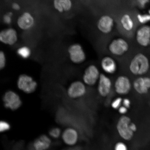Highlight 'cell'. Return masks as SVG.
Returning a JSON list of instances; mask_svg holds the SVG:
<instances>
[{
    "label": "cell",
    "instance_id": "obj_1",
    "mask_svg": "<svg viewBox=\"0 0 150 150\" xmlns=\"http://www.w3.org/2000/svg\"><path fill=\"white\" fill-rule=\"evenodd\" d=\"M149 59L142 53H138L131 60L129 66L131 74L135 76H141L146 74L149 70Z\"/></svg>",
    "mask_w": 150,
    "mask_h": 150
},
{
    "label": "cell",
    "instance_id": "obj_2",
    "mask_svg": "<svg viewBox=\"0 0 150 150\" xmlns=\"http://www.w3.org/2000/svg\"><path fill=\"white\" fill-rule=\"evenodd\" d=\"M132 122L128 116H122L118 120L117 125L118 133L123 139L129 141L132 139L134 132L131 128Z\"/></svg>",
    "mask_w": 150,
    "mask_h": 150
},
{
    "label": "cell",
    "instance_id": "obj_3",
    "mask_svg": "<svg viewBox=\"0 0 150 150\" xmlns=\"http://www.w3.org/2000/svg\"><path fill=\"white\" fill-rule=\"evenodd\" d=\"M17 86L18 89L23 92L30 94L36 91L38 84L31 76L26 74H22L18 77Z\"/></svg>",
    "mask_w": 150,
    "mask_h": 150
},
{
    "label": "cell",
    "instance_id": "obj_4",
    "mask_svg": "<svg viewBox=\"0 0 150 150\" xmlns=\"http://www.w3.org/2000/svg\"><path fill=\"white\" fill-rule=\"evenodd\" d=\"M3 100L5 107L12 111L18 110L22 104L20 96L12 90L6 92L3 95Z\"/></svg>",
    "mask_w": 150,
    "mask_h": 150
},
{
    "label": "cell",
    "instance_id": "obj_5",
    "mask_svg": "<svg viewBox=\"0 0 150 150\" xmlns=\"http://www.w3.org/2000/svg\"><path fill=\"white\" fill-rule=\"evenodd\" d=\"M68 52L70 61L75 64H80L86 59L85 52L81 45L78 43L69 46Z\"/></svg>",
    "mask_w": 150,
    "mask_h": 150
},
{
    "label": "cell",
    "instance_id": "obj_6",
    "mask_svg": "<svg viewBox=\"0 0 150 150\" xmlns=\"http://www.w3.org/2000/svg\"><path fill=\"white\" fill-rule=\"evenodd\" d=\"M129 45L125 39L118 38L114 39L108 46V50L112 55L121 56L128 51Z\"/></svg>",
    "mask_w": 150,
    "mask_h": 150
},
{
    "label": "cell",
    "instance_id": "obj_7",
    "mask_svg": "<svg viewBox=\"0 0 150 150\" xmlns=\"http://www.w3.org/2000/svg\"><path fill=\"white\" fill-rule=\"evenodd\" d=\"M100 74L98 67L94 65H91L84 71L82 79L84 84L92 86L98 81Z\"/></svg>",
    "mask_w": 150,
    "mask_h": 150
},
{
    "label": "cell",
    "instance_id": "obj_8",
    "mask_svg": "<svg viewBox=\"0 0 150 150\" xmlns=\"http://www.w3.org/2000/svg\"><path fill=\"white\" fill-rule=\"evenodd\" d=\"M87 92V88L84 82L76 81L72 82L69 86L67 94L69 98L75 99L84 96Z\"/></svg>",
    "mask_w": 150,
    "mask_h": 150
},
{
    "label": "cell",
    "instance_id": "obj_9",
    "mask_svg": "<svg viewBox=\"0 0 150 150\" xmlns=\"http://www.w3.org/2000/svg\"><path fill=\"white\" fill-rule=\"evenodd\" d=\"M116 93L120 95H125L130 92L131 89V84L127 76H120L118 77L114 83Z\"/></svg>",
    "mask_w": 150,
    "mask_h": 150
},
{
    "label": "cell",
    "instance_id": "obj_10",
    "mask_svg": "<svg viewBox=\"0 0 150 150\" xmlns=\"http://www.w3.org/2000/svg\"><path fill=\"white\" fill-rule=\"evenodd\" d=\"M18 33L14 28H6L0 33V41L3 44L13 46L17 42Z\"/></svg>",
    "mask_w": 150,
    "mask_h": 150
},
{
    "label": "cell",
    "instance_id": "obj_11",
    "mask_svg": "<svg viewBox=\"0 0 150 150\" xmlns=\"http://www.w3.org/2000/svg\"><path fill=\"white\" fill-rule=\"evenodd\" d=\"M78 131L73 127H67L62 131L61 138L64 143L67 146L76 145L79 140Z\"/></svg>",
    "mask_w": 150,
    "mask_h": 150
},
{
    "label": "cell",
    "instance_id": "obj_12",
    "mask_svg": "<svg viewBox=\"0 0 150 150\" xmlns=\"http://www.w3.org/2000/svg\"><path fill=\"white\" fill-rule=\"evenodd\" d=\"M112 87V82L110 79L104 74H100L97 87L99 95L103 97L108 96L111 91Z\"/></svg>",
    "mask_w": 150,
    "mask_h": 150
},
{
    "label": "cell",
    "instance_id": "obj_13",
    "mask_svg": "<svg viewBox=\"0 0 150 150\" xmlns=\"http://www.w3.org/2000/svg\"><path fill=\"white\" fill-rule=\"evenodd\" d=\"M136 40L140 45L146 47L150 45V26L144 25L139 28L136 33Z\"/></svg>",
    "mask_w": 150,
    "mask_h": 150
},
{
    "label": "cell",
    "instance_id": "obj_14",
    "mask_svg": "<svg viewBox=\"0 0 150 150\" xmlns=\"http://www.w3.org/2000/svg\"><path fill=\"white\" fill-rule=\"evenodd\" d=\"M114 20L111 16L104 15L98 20L97 27L101 33L108 34L111 32L114 26Z\"/></svg>",
    "mask_w": 150,
    "mask_h": 150
},
{
    "label": "cell",
    "instance_id": "obj_15",
    "mask_svg": "<svg viewBox=\"0 0 150 150\" xmlns=\"http://www.w3.org/2000/svg\"><path fill=\"white\" fill-rule=\"evenodd\" d=\"M17 24L20 29L27 30L31 29L34 25V18L29 12H25L19 17Z\"/></svg>",
    "mask_w": 150,
    "mask_h": 150
},
{
    "label": "cell",
    "instance_id": "obj_16",
    "mask_svg": "<svg viewBox=\"0 0 150 150\" xmlns=\"http://www.w3.org/2000/svg\"><path fill=\"white\" fill-rule=\"evenodd\" d=\"M133 87L138 93L145 94L150 88V78L147 77L138 78L134 81Z\"/></svg>",
    "mask_w": 150,
    "mask_h": 150
},
{
    "label": "cell",
    "instance_id": "obj_17",
    "mask_svg": "<svg viewBox=\"0 0 150 150\" xmlns=\"http://www.w3.org/2000/svg\"><path fill=\"white\" fill-rule=\"evenodd\" d=\"M51 138L49 136L43 134L34 140L33 144V150H47L51 147Z\"/></svg>",
    "mask_w": 150,
    "mask_h": 150
},
{
    "label": "cell",
    "instance_id": "obj_18",
    "mask_svg": "<svg viewBox=\"0 0 150 150\" xmlns=\"http://www.w3.org/2000/svg\"><path fill=\"white\" fill-rule=\"evenodd\" d=\"M100 65L103 70L108 74H113L117 69V63L114 59L109 56L103 57L101 60Z\"/></svg>",
    "mask_w": 150,
    "mask_h": 150
},
{
    "label": "cell",
    "instance_id": "obj_19",
    "mask_svg": "<svg viewBox=\"0 0 150 150\" xmlns=\"http://www.w3.org/2000/svg\"><path fill=\"white\" fill-rule=\"evenodd\" d=\"M54 8L60 13L68 12L72 7L71 0H54Z\"/></svg>",
    "mask_w": 150,
    "mask_h": 150
},
{
    "label": "cell",
    "instance_id": "obj_20",
    "mask_svg": "<svg viewBox=\"0 0 150 150\" xmlns=\"http://www.w3.org/2000/svg\"><path fill=\"white\" fill-rule=\"evenodd\" d=\"M120 23L123 29L127 31H132L134 28V22L131 16L128 14H124L121 17Z\"/></svg>",
    "mask_w": 150,
    "mask_h": 150
},
{
    "label": "cell",
    "instance_id": "obj_21",
    "mask_svg": "<svg viewBox=\"0 0 150 150\" xmlns=\"http://www.w3.org/2000/svg\"><path fill=\"white\" fill-rule=\"evenodd\" d=\"M17 54L22 59H28L30 56L31 52L29 47L23 46L20 47L17 50Z\"/></svg>",
    "mask_w": 150,
    "mask_h": 150
},
{
    "label": "cell",
    "instance_id": "obj_22",
    "mask_svg": "<svg viewBox=\"0 0 150 150\" xmlns=\"http://www.w3.org/2000/svg\"><path fill=\"white\" fill-rule=\"evenodd\" d=\"M62 132V131L59 127H53L49 131V136L53 139H58L61 137Z\"/></svg>",
    "mask_w": 150,
    "mask_h": 150
},
{
    "label": "cell",
    "instance_id": "obj_23",
    "mask_svg": "<svg viewBox=\"0 0 150 150\" xmlns=\"http://www.w3.org/2000/svg\"><path fill=\"white\" fill-rule=\"evenodd\" d=\"M137 18L139 23L143 25L150 22V16L148 13L138 14L137 15Z\"/></svg>",
    "mask_w": 150,
    "mask_h": 150
},
{
    "label": "cell",
    "instance_id": "obj_24",
    "mask_svg": "<svg viewBox=\"0 0 150 150\" xmlns=\"http://www.w3.org/2000/svg\"><path fill=\"white\" fill-rule=\"evenodd\" d=\"M11 129V125L8 122L2 120L0 122V131L1 133L6 132Z\"/></svg>",
    "mask_w": 150,
    "mask_h": 150
},
{
    "label": "cell",
    "instance_id": "obj_25",
    "mask_svg": "<svg viewBox=\"0 0 150 150\" xmlns=\"http://www.w3.org/2000/svg\"><path fill=\"white\" fill-rule=\"evenodd\" d=\"M6 58L4 52L3 51L0 52V69L3 70L6 65Z\"/></svg>",
    "mask_w": 150,
    "mask_h": 150
},
{
    "label": "cell",
    "instance_id": "obj_26",
    "mask_svg": "<svg viewBox=\"0 0 150 150\" xmlns=\"http://www.w3.org/2000/svg\"><path fill=\"white\" fill-rule=\"evenodd\" d=\"M123 99L121 97H118L112 101L111 103V107L114 109H118L121 106V104L122 103Z\"/></svg>",
    "mask_w": 150,
    "mask_h": 150
},
{
    "label": "cell",
    "instance_id": "obj_27",
    "mask_svg": "<svg viewBox=\"0 0 150 150\" xmlns=\"http://www.w3.org/2000/svg\"><path fill=\"white\" fill-rule=\"evenodd\" d=\"M13 15L12 13L11 12H9L5 14L3 17L4 22L7 25L11 24L12 22Z\"/></svg>",
    "mask_w": 150,
    "mask_h": 150
},
{
    "label": "cell",
    "instance_id": "obj_28",
    "mask_svg": "<svg viewBox=\"0 0 150 150\" xmlns=\"http://www.w3.org/2000/svg\"><path fill=\"white\" fill-rule=\"evenodd\" d=\"M114 150H128V149L126 144L123 142H119L115 144Z\"/></svg>",
    "mask_w": 150,
    "mask_h": 150
},
{
    "label": "cell",
    "instance_id": "obj_29",
    "mask_svg": "<svg viewBox=\"0 0 150 150\" xmlns=\"http://www.w3.org/2000/svg\"><path fill=\"white\" fill-rule=\"evenodd\" d=\"M123 106L127 108H130L131 106V101L128 98H125L123 99L122 101Z\"/></svg>",
    "mask_w": 150,
    "mask_h": 150
},
{
    "label": "cell",
    "instance_id": "obj_30",
    "mask_svg": "<svg viewBox=\"0 0 150 150\" xmlns=\"http://www.w3.org/2000/svg\"><path fill=\"white\" fill-rule=\"evenodd\" d=\"M118 110L119 113L124 115V114H125L127 113V110H128V108L123 106L120 107Z\"/></svg>",
    "mask_w": 150,
    "mask_h": 150
},
{
    "label": "cell",
    "instance_id": "obj_31",
    "mask_svg": "<svg viewBox=\"0 0 150 150\" xmlns=\"http://www.w3.org/2000/svg\"><path fill=\"white\" fill-rule=\"evenodd\" d=\"M12 8L13 10L16 11L20 10L21 9L20 5L16 3H14L12 5Z\"/></svg>",
    "mask_w": 150,
    "mask_h": 150
},
{
    "label": "cell",
    "instance_id": "obj_32",
    "mask_svg": "<svg viewBox=\"0 0 150 150\" xmlns=\"http://www.w3.org/2000/svg\"><path fill=\"white\" fill-rule=\"evenodd\" d=\"M148 13L149 14L150 16V9H149V11H148Z\"/></svg>",
    "mask_w": 150,
    "mask_h": 150
},
{
    "label": "cell",
    "instance_id": "obj_33",
    "mask_svg": "<svg viewBox=\"0 0 150 150\" xmlns=\"http://www.w3.org/2000/svg\"><path fill=\"white\" fill-rule=\"evenodd\" d=\"M62 150H67V149H62Z\"/></svg>",
    "mask_w": 150,
    "mask_h": 150
}]
</instances>
